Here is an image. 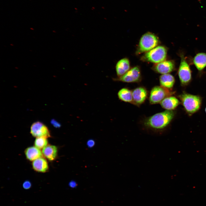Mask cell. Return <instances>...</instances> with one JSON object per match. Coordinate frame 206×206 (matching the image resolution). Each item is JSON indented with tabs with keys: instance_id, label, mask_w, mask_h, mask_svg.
<instances>
[{
	"instance_id": "cell-1",
	"label": "cell",
	"mask_w": 206,
	"mask_h": 206,
	"mask_svg": "<svg viewBox=\"0 0 206 206\" xmlns=\"http://www.w3.org/2000/svg\"><path fill=\"white\" fill-rule=\"evenodd\" d=\"M174 115L173 111L166 110L147 118L145 120L144 124L148 128L157 130L163 129L169 124Z\"/></svg>"
},
{
	"instance_id": "cell-2",
	"label": "cell",
	"mask_w": 206,
	"mask_h": 206,
	"mask_svg": "<svg viewBox=\"0 0 206 206\" xmlns=\"http://www.w3.org/2000/svg\"><path fill=\"white\" fill-rule=\"evenodd\" d=\"M179 97L185 110L189 114L195 113L199 109L201 99L198 96L183 93Z\"/></svg>"
},
{
	"instance_id": "cell-3",
	"label": "cell",
	"mask_w": 206,
	"mask_h": 206,
	"mask_svg": "<svg viewBox=\"0 0 206 206\" xmlns=\"http://www.w3.org/2000/svg\"><path fill=\"white\" fill-rule=\"evenodd\" d=\"M167 50L164 46L156 47L148 52L142 57L144 61L154 63H158L165 60Z\"/></svg>"
},
{
	"instance_id": "cell-4",
	"label": "cell",
	"mask_w": 206,
	"mask_h": 206,
	"mask_svg": "<svg viewBox=\"0 0 206 206\" xmlns=\"http://www.w3.org/2000/svg\"><path fill=\"white\" fill-rule=\"evenodd\" d=\"M159 42L158 37L154 34L150 32L146 33L140 38L137 53H140L150 50L157 45Z\"/></svg>"
},
{
	"instance_id": "cell-5",
	"label": "cell",
	"mask_w": 206,
	"mask_h": 206,
	"mask_svg": "<svg viewBox=\"0 0 206 206\" xmlns=\"http://www.w3.org/2000/svg\"><path fill=\"white\" fill-rule=\"evenodd\" d=\"M181 61L178 70V75L181 84L186 85L191 80V71L183 55L181 54Z\"/></svg>"
},
{
	"instance_id": "cell-6",
	"label": "cell",
	"mask_w": 206,
	"mask_h": 206,
	"mask_svg": "<svg viewBox=\"0 0 206 206\" xmlns=\"http://www.w3.org/2000/svg\"><path fill=\"white\" fill-rule=\"evenodd\" d=\"M169 94V92L166 88L159 86H154L150 92V102L152 104L161 102Z\"/></svg>"
},
{
	"instance_id": "cell-7",
	"label": "cell",
	"mask_w": 206,
	"mask_h": 206,
	"mask_svg": "<svg viewBox=\"0 0 206 206\" xmlns=\"http://www.w3.org/2000/svg\"><path fill=\"white\" fill-rule=\"evenodd\" d=\"M30 133L36 138L43 137L48 138L51 137L50 131L47 126L39 121L32 124L30 128Z\"/></svg>"
},
{
	"instance_id": "cell-8",
	"label": "cell",
	"mask_w": 206,
	"mask_h": 206,
	"mask_svg": "<svg viewBox=\"0 0 206 206\" xmlns=\"http://www.w3.org/2000/svg\"><path fill=\"white\" fill-rule=\"evenodd\" d=\"M141 78V73L139 67L135 66L130 69L122 76L116 80L123 82L131 83L138 81Z\"/></svg>"
},
{
	"instance_id": "cell-9",
	"label": "cell",
	"mask_w": 206,
	"mask_h": 206,
	"mask_svg": "<svg viewBox=\"0 0 206 206\" xmlns=\"http://www.w3.org/2000/svg\"><path fill=\"white\" fill-rule=\"evenodd\" d=\"M175 68V64L172 60H165L156 64L153 67L154 71L162 74L171 72L174 70Z\"/></svg>"
},
{
	"instance_id": "cell-10",
	"label": "cell",
	"mask_w": 206,
	"mask_h": 206,
	"mask_svg": "<svg viewBox=\"0 0 206 206\" xmlns=\"http://www.w3.org/2000/svg\"><path fill=\"white\" fill-rule=\"evenodd\" d=\"M133 102L135 104L139 105L145 100L147 96L146 90L143 87L137 88L132 91Z\"/></svg>"
},
{
	"instance_id": "cell-11",
	"label": "cell",
	"mask_w": 206,
	"mask_h": 206,
	"mask_svg": "<svg viewBox=\"0 0 206 206\" xmlns=\"http://www.w3.org/2000/svg\"><path fill=\"white\" fill-rule=\"evenodd\" d=\"M130 63L129 60L124 58L118 61L116 66V70L117 76L120 77L130 69Z\"/></svg>"
},
{
	"instance_id": "cell-12",
	"label": "cell",
	"mask_w": 206,
	"mask_h": 206,
	"mask_svg": "<svg viewBox=\"0 0 206 206\" xmlns=\"http://www.w3.org/2000/svg\"><path fill=\"white\" fill-rule=\"evenodd\" d=\"M32 166L35 171L39 172L45 173L49 169L47 162L43 157L39 158L33 161Z\"/></svg>"
},
{
	"instance_id": "cell-13",
	"label": "cell",
	"mask_w": 206,
	"mask_h": 206,
	"mask_svg": "<svg viewBox=\"0 0 206 206\" xmlns=\"http://www.w3.org/2000/svg\"><path fill=\"white\" fill-rule=\"evenodd\" d=\"M25 153L27 159L31 161L43 157L42 152L35 146L29 147L26 148L25 150Z\"/></svg>"
},
{
	"instance_id": "cell-14",
	"label": "cell",
	"mask_w": 206,
	"mask_h": 206,
	"mask_svg": "<svg viewBox=\"0 0 206 206\" xmlns=\"http://www.w3.org/2000/svg\"><path fill=\"white\" fill-rule=\"evenodd\" d=\"M179 103V101L177 98L172 96L167 97L160 102L162 107L167 110L175 109Z\"/></svg>"
},
{
	"instance_id": "cell-15",
	"label": "cell",
	"mask_w": 206,
	"mask_h": 206,
	"mask_svg": "<svg viewBox=\"0 0 206 206\" xmlns=\"http://www.w3.org/2000/svg\"><path fill=\"white\" fill-rule=\"evenodd\" d=\"M43 155L49 161H53L57 157L58 148L55 145H48L42 149Z\"/></svg>"
},
{
	"instance_id": "cell-16",
	"label": "cell",
	"mask_w": 206,
	"mask_h": 206,
	"mask_svg": "<svg viewBox=\"0 0 206 206\" xmlns=\"http://www.w3.org/2000/svg\"><path fill=\"white\" fill-rule=\"evenodd\" d=\"M160 84L161 86L166 88L173 87L175 82L174 77L169 74H162L159 78Z\"/></svg>"
},
{
	"instance_id": "cell-17",
	"label": "cell",
	"mask_w": 206,
	"mask_h": 206,
	"mask_svg": "<svg viewBox=\"0 0 206 206\" xmlns=\"http://www.w3.org/2000/svg\"><path fill=\"white\" fill-rule=\"evenodd\" d=\"M193 61L197 69L199 71L202 70L206 66V53L197 54L195 56Z\"/></svg>"
},
{
	"instance_id": "cell-18",
	"label": "cell",
	"mask_w": 206,
	"mask_h": 206,
	"mask_svg": "<svg viewBox=\"0 0 206 206\" xmlns=\"http://www.w3.org/2000/svg\"><path fill=\"white\" fill-rule=\"evenodd\" d=\"M119 98L126 102H133L132 92L126 88L120 90L118 94Z\"/></svg>"
},
{
	"instance_id": "cell-19",
	"label": "cell",
	"mask_w": 206,
	"mask_h": 206,
	"mask_svg": "<svg viewBox=\"0 0 206 206\" xmlns=\"http://www.w3.org/2000/svg\"><path fill=\"white\" fill-rule=\"evenodd\" d=\"M47 138L43 137L36 138L34 141L35 146L40 149L43 148L48 145Z\"/></svg>"
},
{
	"instance_id": "cell-20",
	"label": "cell",
	"mask_w": 206,
	"mask_h": 206,
	"mask_svg": "<svg viewBox=\"0 0 206 206\" xmlns=\"http://www.w3.org/2000/svg\"><path fill=\"white\" fill-rule=\"evenodd\" d=\"M31 187V183L29 181H25L23 183V188L25 189H29Z\"/></svg>"
},
{
	"instance_id": "cell-21",
	"label": "cell",
	"mask_w": 206,
	"mask_h": 206,
	"mask_svg": "<svg viewBox=\"0 0 206 206\" xmlns=\"http://www.w3.org/2000/svg\"><path fill=\"white\" fill-rule=\"evenodd\" d=\"M51 124L56 128H59L61 126L59 123L54 119H52L51 120Z\"/></svg>"
},
{
	"instance_id": "cell-22",
	"label": "cell",
	"mask_w": 206,
	"mask_h": 206,
	"mask_svg": "<svg viewBox=\"0 0 206 206\" xmlns=\"http://www.w3.org/2000/svg\"><path fill=\"white\" fill-rule=\"evenodd\" d=\"M95 142L93 140H89L87 142V145L89 148H92L95 145Z\"/></svg>"
},
{
	"instance_id": "cell-23",
	"label": "cell",
	"mask_w": 206,
	"mask_h": 206,
	"mask_svg": "<svg viewBox=\"0 0 206 206\" xmlns=\"http://www.w3.org/2000/svg\"><path fill=\"white\" fill-rule=\"evenodd\" d=\"M69 185L71 188H74L76 187L77 184L75 181H72L69 183Z\"/></svg>"
},
{
	"instance_id": "cell-24",
	"label": "cell",
	"mask_w": 206,
	"mask_h": 206,
	"mask_svg": "<svg viewBox=\"0 0 206 206\" xmlns=\"http://www.w3.org/2000/svg\"><path fill=\"white\" fill-rule=\"evenodd\" d=\"M205 112H206V108L205 109Z\"/></svg>"
}]
</instances>
